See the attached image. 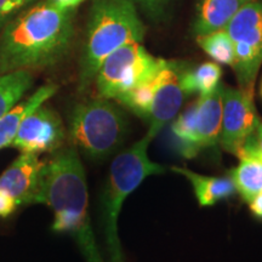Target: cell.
Returning <instances> with one entry per match:
<instances>
[{
    "label": "cell",
    "mask_w": 262,
    "mask_h": 262,
    "mask_svg": "<svg viewBox=\"0 0 262 262\" xmlns=\"http://www.w3.org/2000/svg\"><path fill=\"white\" fill-rule=\"evenodd\" d=\"M74 9L52 0L39 3L12 17L0 35V74L47 68L70 50Z\"/></svg>",
    "instance_id": "6da1fadb"
},
{
    "label": "cell",
    "mask_w": 262,
    "mask_h": 262,
    "mask_svg": "<svg viewBox=\"0 0 262 262\" xmlns=\"http://www.w3.org/2000/svg\"><path fill=\"white\" fill-rule=\"evenodd\" d=\"M38 204L51 209L52 231L70 234L89 262H103L91 224L86 175L72 145L45 162Z\"/></svg>",
    "instance_id": "7a4b0ae2"
},
{
    "label": "cell",
    "mask_w": 262,
    "mask_h": 262,
    "mask_svg": "<svg viewBox=\"0 0 262 262\" xmlns=\"http://www.w3.org/2000/svg\"><path fill=\"white\" fill-rule=\"evenodd\" d=\"M143 37L145 26L131 0H95L80 58L79 90L85 91L94 83L98 68L112 52L141 42Z\"/></svg>",
    "instance_id": "3957f363"
},
{
    "label": "cell",
    "mask_w": 262,
    "mask_h": 262,
    "mask_svg": "<svg viewBox=\"0 0 262 262\" xmlns=\"http://www.w3.org/2000/svg\"><path fill=\"white\" fill-rule=\"evenodd\" d=\"M150 141L152 139L145 135L117 155L111 164L100 203L101 228L111 262H124L122 243L118 234V219L124 202L146 178L164 172L160 164L149 159L147 149Z\"/></svg>",
    "instance_id": "277c9868"
},
{
    "label": "cell",
    "mask_w": 262,
    "mask_h": 262,
    "mask_svg": "<svg viewBox=\"0 0 262 262\" xmlns=\"http://www.w3.org/2000/svg\"><path fill=\"white\" fill-rule=\"evenodd\" d=\"M125 135V116L108 98L85 100L70 114L67 136L71 145L91 159L112 156L123 145Z\"/></svg>",
    "instance_id": "5b68a950"
},
{
    "label": "cell",
    "mask_w": 262,
    "mask_h": 262,
    "mask_svg": "<svg viewBox=\"0 0 262 262\" xmlns=\"http://www.w3.org/2000/svg\"><path fill=\"white\" fill-rule=\"evenodd\" d=\"M165 60L149 54L141 42H131L108 56L95 77L98 96L118 101L155 78Z\"/></svg>",
    "instance_id": "8992f818"
},
{
    "label": "cell",
    "mask_w": 262,
    "mask_h": 262,
    "mask_svg": "<svg viewBox=\"0 0 262 262\" xmlns=\"http://www.w3.org/2000/svg\"><path fill=\"white\" fill-rule=\"evenodd\" d=\"M224 85L199 98L186 108L172 122L171 131L178 141V149L191 159L205 148L215 147L220 141L222 124Z\"/></svg>",
    "instance_id": "52a82bcc"
},
{
    "label": "cell",
    "mask_w": 262,
    "mask_h": 262,
    "mask_svg": "<svg viewBox=\"0 0 262 262\" xmlns=\"http://www.w3.org/2000/svg\"><path fill=\"white\" fill-rule=\"evenodd\" d=\"M234 48L233 70L239 89L254 94L262 64V2H248L225 28Z\"/></svg>",
    "instance_id": "ba28073f"
},
{
    "label": "cell",
    "mask_w": 262,
    "mask_h": 262,
    "mask_svg": "<svg viewBox=\"0 0 262 262\" xmlns=\"http://www.w3.org/2000/svg\"><path fill=\"white\" fill-rule=\"evenodd\" d=\"M44 164L37 155L19 153L0 175V217L12 215L19 206L38 204Z\"/></svg>",
    "instance_id": "9c48e42d"
},
{
    "label": "cell",
    "mask_w": 262,
    "mask_h": 262,
    "mask_svg": "<svg viewBox=\"0 0 262 262\" xmlns=\"http://www.w3.org/2000/svg\"><path fill=\"white\" fill-rule=\"evenodd\" d=\"M66 139L67 130L61 117L44 103L22 119L10 146L19 153L54 155L63 148Z\"/></svg>",
    "instance_id": "30bf717a"
},
{
    "label": "cell",
    "mask_w": 262,
    "mask_h": 262,
    "mask_svg": "<svg viewBox=\"0 0 262 262\" xmlns=\"http://www.w3.org/2000/svg\"><path fill=\"white\" fill-rule=\"evenodd\" d=\"M257 119L254 94L224 85L222 124L219 141L222 149L238 156L239 150L254 133Z\"/></svg>",
    "instance_id": "8fae6325"
},
{
    "label": "cell",
    "mask_w": 262,
    "mask_h": 262,
    "mask_svg": "<svg viewBox=\"0 0 262 262\" xmlns=\"http://www.w3.org/2000/svg\"><path fill=\"white\" fill-rule=\"evenodd\" d=\"M181 71L175 62L165 61L155 79V89L143 120L148 125L146 135L150 139L160 133L166 124L175 119L181 110L186 94L181 85Z\"/></svg>",
    "instance_id": "7c38bea8"
},
{
    "label": "cell",
    "mask_w": 262,
    "mask_h": 262,
    "mask_svg": "<svg viewBox=\"0 0 262 262\" xmlns=\"http://www.w3.org/2000/svg\"><path fill=\"white\" fill-rule=\"evenodd\" d=\"M171 170L185 176L191 182L193 192L201 206H212L220 201L231 198L234 193H237L231 176H224V178L205 176L178 166H172Z\"/></svg>",
    "instance_id": "4fadbf2b"
},
{
    "label": "cell",
    "mask_w": 262,
    "mask_h": 262,
    "mask_svg": "<svg viewBox=\"0 0 262 262\" xmlns=\"http://www.w3.org/2000/svg\"><path fill=\"white\" fill-rule=\"evenodd\" d=\"M248 2L249 0H201L194 25L196 37L225 29L238 10Z\"/></svg>",
    "instance_id": "5bb4252c"
},
{
    "label": "cell",
    "mask_w": 262,
    "mask_h": 262,
    "mask_svg": "<svg viewBox=\"0 0 262 262\" xmlns=\"http://www.w3.org/2000/svg\"><path fill=\"white\" fill-rule=\"evenodd\" d=\"M57 91V85L45 84L35 90L31 96L25 98L16 106L14 110L10 111L5 117L0 119V150L11 145L16 131H17L22 119L38 108L44 104L49 98L54 96Z\"/></svg>",
    "instance_id": "9a60e30c"
},
{
    "label": "cell",
    "mask_w": 262,
    "mask_h": 262,
    "mask_svg": "<svg viewBox=\"0 0 262 262\" xmlns=\"http://www.w3.org/2000/svg\"><path fill=\"white\" fill-rule=\"evenodd\" d=\"M33 85L29 71H17L0 74V119L24 100Z\"/></svg>",
    "instance_id": "2e32d148"
},
{
    "label": "cell",
    "mask_w": 262,
    "mask_h": 262,
    "mask_svg": "<svg viewBox=\"0 0 262 262\" xmlns=\"http://www.w3.org/2000/svg\"><path fill=\"white\" fill-rule=\"evenodd\" d=\"M239 159L241 163L231 171V179L242 199L250 203L262 192V162L253 158Z\"/></svg>",
    "instance_id": "e0dca14e"
},
{
    "label": "cell",
    "mask_w": 262,
    "mask_h": 262,
    "mask_svg": "<svg viewBox=\"0 0 262 262\" xmlns=\"http://www.w3.org/2000/svg\"><path fill=\"white\" fill-rule=\"evenodd\" d=\"M181 85L185 93L209 95L217 89L222 77L221 67L216 62H205L193 71L181 72Z\"/></svg>",
    "instance_id": "ac0fdd59"
},
{
    "label": "cell",
    "mask_w": 262,
    "mask_h": 262,
    "mask_svg": "<svg viewBox=\"0 0 262 262\" xmlns=\"http://www.w3.org/2000/svg\"><path fill=\"white\" fill-rule=\"evenodd\" d=\"M196 42L199 44L206 55L217 63L228 64L233 67L234 64V48L231 38L228 37L225 29L210 33V34L198 35Z\"/></svg>",
    "instance_id": "d6986e66"
},
{
    "label": "cell",
    "mask_w": 262,
    "mask_h": 262,
    "mask_svg": "<svg viewBox=\"0 0 262 262\" xmlns=\"http://www.w3.org/2000/svg\"><path fill=\"white\" fill-rule=\"evenodd\" d=\"M237 157L238 158H253L262 162V119L260 117L257 119L254 133L239 150Z\"/></svg>",
    "instance_id": "ffe728a7"
},
{
    "label": "cell",
    "mask_w": 262,
    "mask_h": 262,
    "mask_svg": "<svg viewBox=\"0 0 262 262\" xmlns=\"http://www.w3.org/2000/svg\"><path fill=\"white\" fill-rule=\"evenodd\" d=\"M27 0H0V29L17 14Z\"/></svg>",
    "instance_id": "44dd1931"
},
{
    "label": "cell",
    "mask_w": 262,
    "mask_h": 262,
    "mask_svg": "<svg viewBox=\"0 0 262 262\" xmlns=\"http://www.w3.org/2000/svg\"><path fill=\"white\" fill-rule=\"evenodd\" d=\"M249 206H250V210L255 216L262 217V192L258 193L253 201L249 203Z\"/></svg>",
    "instance_id": "7402d4cb"
},
{
    "label": "cell",
    "mask_w": 262,
    "mask_h": 262,
    "mask_svg": "<svg viewBox=\"0 0 262 262\" xmlns=\"http://www.w3.org/2000/svg\"><path fill=\"white\" fill-rule=\"evenodd\" d=\"M54 3H56L58 6L64 9H75L78 5H80L81 3H84L85 0H52Z\"/></svg>",
    "instance_id": "603a6c76"
},
{
    "label": "cell",
    "mask_w": 262,
    "mask_h": 262,
    "mask_svg": "<svg viewBox=\"0 0 262 262\" xmlns=\"http://www.w3.org/2000/svg\"><path fill=\"white\" fill-rule=\"evenodd\" d=\"M140 2L145 3V4H147V5H156V4H158V3L163 2V0H140Z\"/></svg>",
    "instance_id": "cb8c5ba5"
},
{
    "label": "cell",
    "mask_w": 262,
    "mask_h": 262,
    "mask_svg": "<svg viewBox=\"0 0 262 262\" xmlns=\"http://www.w3.org/2000/svg\"><path fill=\"white\" fill-rule=\"evenodd\" d=\"M260 94H261V96H262V81H261V88H260Z\"/></svg>",
    "instance_id": "d4e9b609"
},
{
    "label": "cell",
    "mask_w": 262,
    "mask_h": 262,
    "mask_svg": "<svg viewBox=\"0 0 262 262\" xmlns=\"http://www.w3.org/2000/svg\"><path fill=\"white\" fill-rule=\"evenodd\" d=\"M249 2H251V0H249Z\"/></svg>",
    "instance_id": "484cf974"
}]
</instances>
